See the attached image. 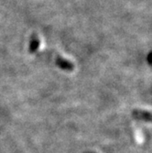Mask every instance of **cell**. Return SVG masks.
Returning <instances> with one entry per match:
<instances>
[{"label": "cell", "mask_w": 152, "mask_h": 153, "mask_svg": "<svg viewBox=\"0 0 152 153\" xmlns=\"http://www.w3.org/2000/svg\"><path fill=\"white\" fill-rule=\"evenodd\" d=\"M39 45V40L36 38H33V39L31 41V44H30V52H34L38 49Z\"/></svg>", "instance_id": "2"}, {"label": "cell", "mask_w": 152, "mask_h": 153, "mask_svg": "<svg viewBox=\"0 0 152 153\" xmlns=\"http://www.w3.org/2000/svg\"><path fill=\"white\" fill-rule=\"evenodd\" d=\"M57 64H58L61 68L65 69V70H72V69H73V65H72L70 62H67V61H65V60H63V59H61V58H58V60H57Z\"/></svg>", "instance_id": "1"}]
</instances>
